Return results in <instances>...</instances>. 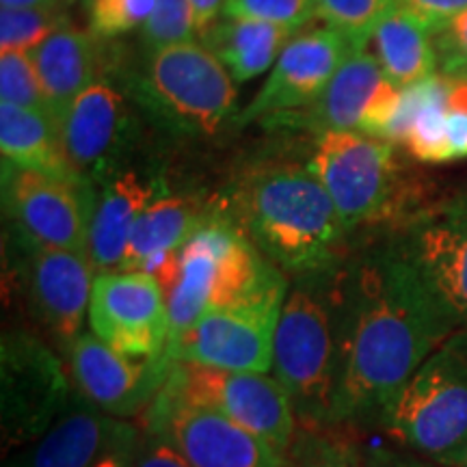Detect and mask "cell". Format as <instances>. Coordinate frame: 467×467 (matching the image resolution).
<instances>
[{"label": "cell", "instance_id": "8d00e7d4", "mask_svg": "<svg viewBox=\"0 0 467 467\" xmlns=\"http://www.w3.org/2000/svg\"><path fill=\"white\" fill-rule=\"evenodd\" d=\"M137 467H191L178 448L165 435L141 426V446H139Z\"/></svg>", "mask_w": 467, "mask_h": 467}, {"label": "cell", "instance_id": "d6986e66", "mask_svg": "<svg viewBox=\"0 0 467 467\" xmlns=\"http://www.w3.org/2000/svg\"><path fill=\"white\" fill-rule=\"evenodd\" d=\"M213 210L214 203L197 197L162 192L134 223L121 268L150 273L159 279L167 295L178 275L180 251Z\"/></svg>", "mask_w": 467, "mask_h": 467}, {"label": "cell", "instance_id": "7bdbcfd3", "mask_svg": "<svg viewBox=\"0 0 467 467\" xmlns=\"http://www.w3.org/2000/svg\"><path fill=\"white\" fill-rule=\"evenodd\" d=\"M67 3H76V0H67ZM83 3H89V0H83Z\"/></svg>", "mask_w": 467, "mask_h": 467}, {"label": "cell", "instance_id": "52a82bcc", "mask_svg": "<svg viewBox=\"0 0 467 467\" xmlns=\"http://www.w3.org/2000/svg\"><path fill=\"white\" fill-rule=\"evenodd\" d=\"M309 169L334 200L350 236L366 227L405 221L413 186L402 171L394 143L364 132H323L314 141Z\"/></svg>", "mask_w": 467, "mask_h": 467}, {"label": "cell", "instance_id": "f35d334b", "mask_svg": "<svg viewBox=\"0 0 467 467\" xmlns=\"http://www.w3.org/2000/svg\"><path fill=\"white\" fill-rule=\"evenodd\" d=\"M467 159V113L448 109L443 124V162Z\"/></svg>", "mask_w": 467, "mask_h": 467}, {"label": "cell", "instance_id": "4316f807", "mask_svg": "<svg viewBox=\"0 0 467 467\" xmlns=\"http://www.w3.org/2000/svg\"><path fill=\"white\" fill-rule=\"evenodd\" d=\"M284 467H364V443L342 426H299Z\"/></svg>", "mask_w": 467, "mask_h": 467}, {"label": "cell", "instance_id": "30bf717a", "mask_svg": "<svg viewBox=\"0 0 467 467\" xmlns=\"http://www.w3.org/2000/svg\"><path fill=\"white\" fill-rule=\"evenodd\" d=\"M165 388L192 405L221 413L285 454L299 420L273 372H241L175 361Z\"/></svg>", "mask_w": 467, "mask_h": 467}, {"label": "cell", "instance_id": "277c9868", "mask_svg": "<svg viewBox=\"0 0 467 467\" xmlns=\"http://www.w3.org/2000/svg\"><path fill=\"white\" fill-rule=\"evenodd\" d=\"M284 285L288 277L260 254L221 203H214L210 217L180 251L178 275L167 292V350L208 307L234 306Z\"/></svg>", "mask_w": 467, "mask_h": 467}, {"label": "cell", "instance_id": "ab89813d", "mask_svg": "<svg viewBox=\"0 0 467 467\" xmlns=\"http://www.w3.org/2000/svg\"><path fill=\"white\" fill-rule=\"evenodd\" d=\"M191 5L195 11L197 31L203 33L214 20H219L225 0H191Z\"/></svg>", "mask_w": 467, "mask_h": 467}, {"label": "cell", "instance_id": "8992f818", "mask_svg": "<svg viewBox=\"0 0 467 467\" xmlns=\"http://www.w3.org/2000/svg\"><path fill=\"white\" fill-rule=\"evenodd\" d=\"M128 91L156 124L191 137L217 134L236 109L234 78L202 42L145 52Z\"/></svg>", "mask_w": 467, "mask_h": 467}, {"label": "cell", "instance_id": "7a4b0ae2", "mask_svg": "<svg viewBox=\"0 0 467 467\" xmlns=\"http://www.w3.org/2000/svg\"><path fill=\"white\" fill-rule=\"evenodd\" d=\"M219 203L285 277L334 268L348 258L350 234L309 165L254 169Z\"/></svg>", "mask_w": 467, "mask_h": 467}, {"label": "cell", "instance_id": "e0dca14e", "mask_svg": "<svg viewBox=\"0 0 467 467\" xmlns=\"http://www.w3.org/2000/svg\"><path fill=\"white\" fill-rule=\"evenodd\" d=\"M358 50L331 26L296 33L271 67V74L234 124L247 126L306 109L334 80L342 63Z\"/></svg>", "mask_w": 467, "mask_h": 467}, {"label": "cell", "instance_id": "d590c367", "mask_svg": "<svg viewBox=\"0 0 467 467\" xmlns=\"http://www.w3.org/2000/svg\"><path fill=\"white\" fill-rule=\"evenodd\" d=\"M399 5L422 22L433 37L467 11V0H399Z\"/></svg>", "mask_w": 467, "mask_h": 467}, {"label": "cell", "instance_id": "f546056e", "mask_svg": "<svg viewBox=\"0 0 467 467\" xmlns=\"http://www.w3.org/2000/svg\"><path fill=\"white\" fill-rule=\"evenodd\" d=\"M197 22L191 0H156L148 22L139 28V44L143 52H154L169 46L195 42Z\"/></svg>", "mask_w": 467, "mask_h": 467}, {"label": "cell", "instance_id": "f1b7e54d", "mask_svg": "<svg viewBox=\"0 0 467 467\" xmlns=\"http://www.w3.org/2000/svg\"><path fill=\"white\" fill-rule=\"evenodd\" d=\"M67 20L63 5L44 9L0 7V52H33Z\"/></svg>", "mask_w": 467, "mask_h": 467}, {"label": "cell", "instance_id": "83f0119b", "mask_svg": "<svg viewBox=\"0 0 467 467\" xmlns=\"http://www.w3.org/2000/svg\"><path fill=\"white\" fill-rule=\"evenodd\" d=\"M318 16L358 50L370 46L372 35L399 0H317Z\"/></svg>", "mask_w": 467, "mask_h": 467}, {"label": "cell", "instance_id": "7c38bea8", "mask_svg": "<svg viewBox=\"0 0 467 467\" xmlns=\"http://www.w3.org/2000/svg\"><path fill=\"white\" fill-rule=\"evenodd\" d=\"M285 290L288 285L234 306L208 307L167 350L169 358L223 370L273 372V344Z\"/></svg>", "mask_w": 467, "mask_h": 467}, {"label": "cell", "instance_id": "44dd1931", "mask_svg": "<svg viewBox=\"0 0 467 467\" xmlns=\"http://www.w3.org/2000/svg\"><path fill=\"white\" fill-rule=\"evenodd\" d=\"M117 420L74 392L63 416L50 431L26 446L5 454L3 467H93L102 457Z\"/></svg>", "mask_w": 467, "mask_h": 467}, {"label": "cell", "instance_id": "3957f363", "mask_svg": "<svg viewBox=\"0 0 467 467\" xmlns=\"http://www.w3.org/2000/svg\"><path fill=\"white\" fill-rule=\"evenodd\" d=\"M340 266L288 277L273 344V375L299 426H334L340 372Z\"/></svg>", "mask_w": 467, "mask_h": 467}, {"label": "cell", "instance_id": "8fae6325", "mask_svg": "<svg viewBox=\"0 0 467 467\" xmlns=\"http://www.w3.org/2000/svg\"><path fill=\"white\" fill-rule=\"evenodd\" d=\"M98 189L3 162V206L9 230L46 244L87 254Z\"/></svg>", "mask_w": 467, "mask_h": 467}, {"label": "cell", "instance_id": "2e32d148", "mask_svg": "<svg viewBox=\"0 0 467 467\" xmlns=\"http://www.w3.org/2000/svg\"><path fill=\"white\" fill-rule=\"evenodd\" d=\"M74 389L113 420L137 422L165 388L175 361L130 358L98 340L91 331L76 337L66 355Z\"/></svg>", "mask_w": 467, "mask_h": 467}, {"label": "cell", "instance_id": "6da1fadb", "mask_svg": "<svg viewBox=\"0 0 467 467\" xmlns=\"http://www.w3.org/2000/svg\"><path fill=\"white\" fill-rule=\"evenodd\" d=\"M461 329L394 236L340 266V372L334 426L381 429L402 388Z\"/></svg>", "mask_w": 467, "mask_h": 467}, {"label": "cell", "instance_id": "d6a6232c", "mask_svg": "<svg viewBox=\"0 0 467 467\" xmlns=\"http://www.w3.org/2000/svg\"><path fill=\"white\" fill-rule=\"evenodd\" d=\"M154 7L156 0H89L87 3L89 33L96 39H113L139 31L148 22Z\"/></svg>", "mask_w": 467, "mask_h": 467}, {"label": "cell", "instance_id": "60d3db41", "mask_svg": "<svg viewBox=\"0 0 467 467\" xmlns=\"http://www.w3.org/2000/svg\"><path fill=\"white\" fill-rule=\"evenodd\" d=\"M67 0H0V7L5 9H44L61 7Z\"/></svg>", "mask_w": 467, "mask_h": 467}, {"label": "cell", "instance_id": "1f68e13d", "mask_svg": "<svg viewBox=\"0 0 467 467\" xmlns=\"http://www.w3.org/2000/svg\"><path fill=\"white\" fill-rule=\"evenodd\" d=\"M221 16L301 31L318 16V5L317 0H225Z\"/></svg>", "mask_w": 467, "mask_h": 467}, {"label": "cell", "instance_id": "4fadbf2b", "mask_svg": "<svg viewBox=\"0 0 467 467\" xmlns=\"http://www.w3.org/2000/svg\"><path fill=\"white\" fill-rule=\"evenodd\" d=\"M87 329L130 358H159L169 347L167 295L145 271L96 273Z\"/></svg>", "mask_w": 467, "mask_h": 467}, {"label": "cell", "instance_id": "74e56055", "mask_svg": "<svg viewBox=\"0 0 467 467\" xmlns=\"http://www.w3.org/2000/svg\"><path fill=\"white\" fill-rule=\"evenodd\" d=\"M364 467H443L422 454L407 451V448H389L375 443H364Z\"/></svg>", "mask_w": 467, "mask_h": 467}, {"label": "cell", "instance_id": "9c48e42d", "mask_svg": "<svg viewBox=\"0 0 467 467\" xmlns=\"http://www.w3.org/2000/svg\"><path fill=\"white\" fill-rule=\"evenodd\" d=\"M11 282L35 329L66 359L85 334L96 268L80 251L46 247L9 230Z\"/></svg>", "mask_w": 467, "mask_h": 467}, {"label": "cell", "instance_id": "9a60e30c", "mask_svg": "<svg viewBox=\"0 0 467 467\" xmlns=\"http://www.w3.org/2000/svg\"><path fill=\"white\" fill-rule=\"evenodd\" d=\"M394 241L457 325L467 327V192L416 208Z\"/></svg>", "mask_w": 467, "mask_h": 467}, {"label": "cell", "instance_id": "cb8c5ba5", "mask_svg": "<svg viewBox=\"0 0 467 467\" xmlns=\"http://www.w3.org/2000/svg\"><path fill=\"white\" fill-rule=\"evenodd\" d=\"M296 33L266 22L221 16L200 35L202 44L223 63L234 83H247L275 66Z\"/></svg>", "mask_w": 467, "mask_h": 467}, {"label": "cell", "instance_id": "4dcf8cb0", "mask_svg": "<svg viewBox=\"0 0 467 467\" xmlns=\"http://www.w3.org/2000/svg\"><path fill=\"white\" fill-rule=\"evenodd\" d=\"M0 102L50 115L37 69L28 52H0Z\"/></svg>", "mask_w": 467, "mask_h": 467}, {"label": "cell", "instance_id": "603a6c76", "mask_svg": "<svg viewBox=\"0 0 467 467\" xmlns=\"http://www.w3.org/2000/svg\"><path fill=\"white\" fill-rule=\"evenodd\" d=\"M28 55L37 69L50 117L58 126L76 98L100 78L96 37L89 31H78L67 20Z\"/></svg>", "mask_w": 467, "mask_h": 467}, {"label": "cell", "instance_id": "7402d4cb", "mask_svg": "<svg viewBox=\"0 0 467 467\" xmlns=\"http://www.w3.org/2000/svg\"><path fill=\"white\" fill-rule=\"evenodd\" d=\"M385 80L388 78L377 57L368 52V48L355 50L342 63L327 89L309 107L273 117V119H284V124L307 128L317 134L359 130L361 115Z\"/></svg>", "mask_w": 467, "mask_h": 467}, {"label": "cell", "instance_id": "d4e9b609", "mask_svg": "<svg viewBox=\"0 0 467 467\" xmlns=\"http://www.w3.org/2000/svg\"><path fill=\"white\" fill-rule=\"evenodd\" d=\"M0 151L7 165L66 180H85L63 151L57 121L44 110L0 102Z\"/></svg>", "mask_w": 467, "mask_h": 467}, {"label": "cell", "instance_id": "ffe728a7", "mask_svg": "<svg viewBox=\"0 0 467 467\" xmlns=\"http://www.w3.org/2000/svg\"><path fill=\"white\" fill-rule=\"evenodd\" d=\"M162 192H167L165 180L134 171L130 167H124L98 186L87 247L96 273L121 268L134 223Z\"/></svg>", "mask_w": 467, "mask_h": 467}, {"label": "cell", "instance_id": "ba28073f", "mask_svg": "<svg viewBox=\"0 0 467 467\" xmlns=\"http://www.w3.org/2000/svg\"><path fill=\"white\" fill-rule=\"evenodd\" d=\"M74 381L63 355L26 327L0 336V440L3 452L39 440L74 399Z\"/></svg>", "mask_w": 467, "mask_h": 467}, {"label": "cell", "instance_id": "836d02e7", "mask_svg": "<svg viewBox=\"0 0 467 467\" xmlns=\"http://www.w3.org/2000/svg\"><path fill=\"white\" fill-rule=\"evenodd\" d=\"M437 67L446 78L467 80V11L435 35Z\"/></svg>", "mask_w": 467, "mask_h": 467}, {"label": "cell", "instance_id": "b9f144b4", "mask_svg": "<svg viewBox=\"0 0 467 467\" xmlns=\"http://www.w3.org/2000/svg\"><path fill=\"white\" fill-rule=\"evenodd\" d=\"M459 467H467V452H465V457H463V461H461Z\"/></svg>", "mask_w": 467, "mask_h": 467}, {"label": "cell", "instance_id": "ac0fdd59", "mask_svg": "<svg viewBox=\"0 0 467 467\" xmlns=\"http://www.w3.org/2000/svg\"><path fill=\"white\" fill-rule=\"evenodd\" d=\"M132 130L134 121L126 98L102 76L76 98L58 121L67 161L96 189L124 169Z\"/></svg>", "mask_w": 467, "mask_h": 467}, {"label": "cell", "instance_id": "484cf974", "mask_svg": "<svg viewBox=\"0 0 467 467\" xmlns=\"http://www.w3.org/2000/svg\"><path fill=\"white\" fill-rule=\"evenodd\" d=\"M370 46L385 78L399 89L429 78L437 69L433 33L400 5L383 17Z\"/></svg>", "mask_w": 467, "mask_h": 467}, {"label": "cell", "instance_id": "e575fe53", "mask_svg": "<svg viewBox=\"0 0 467 467\" xmlns=\"http://www.w3.org/2000/svg\"><path fill=\"white\" fill-rule=\"evenodd\" d=\"M141 446V424L117 420L102 457L93 467H137Z\"/></svg>", "mask_w": 467, "mask_h": 467}, {"label": "cell", "instance_id": "5bb4252c", "mask_svg": "<svg viewBox=\"0 0 467 467\" xmlns=\"http://www.w3.org/2000/svg\"><path fill=\"white\" fill-rule=\"evenodd\" d=\"M137 422L165 435L191 467H284V454L258 435L167 388Z\"/></svg>", "mask_w": 467, "mask_h": 467}, {"label": "cell", "instance_id": "5b68a950", "mask_svg": "<svg viewBox=\"0 0 467 467\" xmlns=\"http://www.w3.org/2000/svg\"><path fill=\"white\" fill-rule=\"evenodd\" d=\"M381 431L443 467L467 452V327L437 347L385 413Z\"/></svg>", "mask_w": 467, "mask_h": 467}]
</instances>
